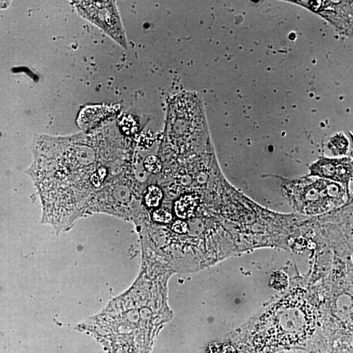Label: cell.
<instances>
[{
  "instance_id": "ba28073f",
  "label": "cell",
  "mask_w": 353,
  "mask_h": 353,
  "mask_svg": "<svg viewBox=\"0 0 353 353\" xmlns=\"http://www.w3.org/2000/svg\"><path fill=\"white\" fill-rule=\"evenodd\" d=\"M270 282L273 288L277 290H284L288 287V277L283 271H276L271 275Z\"/></svg>"
},
{
  "instance_id": "3957f363",
  "label": "cell",
  "mask_w": 353,
  "mask_h": 353,
  "mask_svg": "<svg viewBox=\"0 0 353 353\" xmlns=\"http://www.w3.org/2000/svg\"><path fill=\"white\" fill-rule=\"evenodd\" d=\"M77 11L87 20L98 26L122 47L127 49L125 28L114 1H77Z\"/></svg>"
},
{
  "instance_id": "277c9868",
  "label": "cell",
  "mask_w": 353,
  "mask_h": 353,
  "mask_svg": "<svg viewBox=\"0 0 353 353\" xmlns=\"http://www.w3.org/2000/svg\"><path fill=\"white\" fill-rule=\"evenodd\" d=\"M310 176L347 183L353 175V164L347 159L320 158L310 167Z\"/></svg>"
},
{
  "instance_id": "6da1fadb",
  "label": "cell",
  "mask_w": 353,
  "mask_h": 353,
  "mask_svg": "<svg viewBox=\"0 0 353 353\" xmlns=\"http://www.w3.org/2000/svg\"><path fill=\"white\" fill-rule=\"evenodd\" d=\"M304 295L303 289H294L264 315L259 325L265 338L271 343L292 344L313 333L315 315Z\"/></svg>"
},
{
  "instance_id": "9c48e42d",
  "label": "cell",
  "mask_w": 353,
  "mask_h": 353,
  "mask_svg": "<svg viewBox=\"0 0 353 353\" xmlns=\"http://www.w3.org/2000/svg\"><path fill=\"white\" fill-rule=\"evenodd\" d=\"M172 230L176 234H185L189 230V226L185 221L175 220L173 221Z\"/></svg>"
},
{
  "instance_id": "8992f818",
  "label": "cell",
  "mask_w": 353,
  "mask_h": 353,
  "mask_svg": "<svg viewBox=\"0 0 353 353\" xmlns=\"http://www.w3.org/2000/svg\"><path fill=\"white\" fill-rule=\"evenodd\" d=\"M151 217L155 222L162 224H170L173 221L172 214L170 211L162 206L153 209L151 213Z\"/></svg>"
},
{
  "instance_id": "8fae6325",
  "label": "cell",
  "mask_w": 353,
  "mask_h": 353,
  "mask_svg": "<svg viewBox=\"0 0 353 353\" xmlns=\"http://www.w3.org/2000/svg\"><path fill=\"white\" fill-rule=\"evenodd\" d=\"M222 353H236L234 347L230 345H226L222 347Z\"/></svg>"
},
{
  "instance_id": "52a82bcc",
  "label": "cell",
  "mask_w": 353,
  "mask_h": 353,
  "mask_svg": "<svg viewBox=\"0 0 353 353\" xmlns=\"http://www.w3.org/2000/svg\"><path fill=\"white\" fill-rule=\"evenodd\" d=\"M145 170L152 174H157L162 170L163 162L159 156L151 155L147 156L143 162Z\"/></svg>"
},
{
  "instance_id": "30bf717a",
  "label": "cell",
  "mask_w": 353,
  "mask_h": 353,
  "mask_svg": "<svg viewBox=\"0 0 353 353\" xmlns=\"http://www.w3.org/2000/svg\"><path fill=\"white\" fill-rule=\"evenodd\" d=\"M222 347L220 343L217 342L211 343L207 349V353H221Z\"/></svg>"
},
{
  "instance_id": "7a4b0ae2",
  "label": "cell",
  "mask_w": 353,
  "mask_h": 353,
  "mask_svg": "<svg viewBox=\"0 0 353 353\" xmlns=\"http://www.w3.org/2000/svg\"><path fill=\"white\" fill-rule=\"evenodd\" d=\"M285 193L293 208L301 214H323L340 205L345 191L341 186L322 178L304 177L287 181Z\"/></svg>"
},
{
  "instance_id": "5b68a950",
  "label": "cell",
  "mask_w": 353,
  "mask_h": 353,
  "mask_svg": "<svg viewBox=\"0 0 353 353\" xmlns=\"http://www.w3.org/2000/svg\"><path fill=\"white\" fill-rule=\"evenodd\" d=\"M163 192L158 185L153 184L147 187L144 196V202L148 208H158L162 202Z\"/></svg>"
}]
</instances>
